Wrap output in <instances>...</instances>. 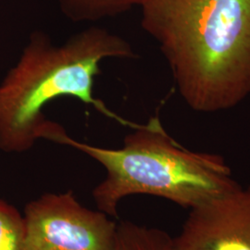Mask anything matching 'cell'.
Masks as SVG:
<instances>
[{"label": "cell", "mask_w": 250, "mask_h": 250, "mask_svg": "<svg viewBox=\"0 0 250 250\" xmlns=\"http://www.w3.org/2000/svg\"><path fill=\"white\" fill-rule=\"evenodd\" d=\"M141 25L192 109L217 112L250 94V0H146Z\"/></svg>", "instance_id": "obj_1"}, {"label": "cell", "mask_w": 250, "mask_h": 250, "mask_svg": "<svg viewBox=\"0 0 250 250\" xmlns=\"http://www.w3.org/2000/svg\"><path fill=\"white\" fill-rule=\"evenodd\" d=\"M137 56L122 36L92 26L54 45L43 31L31 34L18 62L0 83V149L22 153L40 140L47 119L44 107L62 97H72L121 125L135 124L117 115L95 97V81L107 59Z\"/></svg>", "instance_id": "obj_2"}, {"label": "cell", "mask_w": 250, "mask_h": 250, "mask_svg": "<svg viewBox=\"0 0 250 250\" xmlns=\"http://www.w3.org/2000/svg\"><path fill=\"white\" fill-rule=\"evenodd\" d=\"M132 129L117 149L79 142L49 120L41 139L69 146L104 167L106 177L93 197L99 210L108 216L118 217L120 201L131 195L163 197L193 208L240 187L222 156L186 148L167 133L159 116Z\"/></svg>", "instance_id": "obj_3"}, {"label": "cell", "mask_w": 250, "mask_h": 250, "mask_svg": "<svg viewBox=\"0 0 250 250\" xmlns=\"http://www.w3.org/2000/svg\"><path fill=\"white\" fill-rule=\"evenodd\" d=\"M72 191L45 194L24 208L25 250H115L117 224Z\"/></svg>", "instance_id": "obj_4"}, {"label": "cell", "mask_w": 250, "mask_h": 250, "mask_svg": "<svg viewBox=\"0 0 250 250\" xmlns=\"http://www.w3.org/2000/svg\"><path fill=\"white\" fill-rule=\"evenodd\" d=\"M172 250H250V187L191 208Z\"/></svg>", "instance_id": "obj_5"}, {"label": "cell", "mask_w": 250, "mask_h": 250, "mask_svg": "<svg viewBox=\"0 0 250 250\" xmlns=\"http://www.w3.org/2000/svg\"><path fill=\"white\" fill-rule=\"evenodd\" d=\"M146 0H58L63 14L74 22H95L112 18L134 7H141Z\"/></svg>", "instance_id": "obj_6"}, {"label": "cell", "mask_w": 250, "mask_h": 250, "mask_svg": "<svg viewBox=\"0 0 250 250\" xmlns=\"http://www.w3.org/2000/svg\"><path fill=\"white\" fill-rule=\"evenodd\" d=\"M115 250H172V237L157 228L123 222L117 224Z\"/></svg>", "instance_id": "obj_7"}, {"label": "cell", "mask_w": 250, "mask_h": 250, "mask_svg": "<svg viewBox=\"0 0 250 250\" xmlns=\"http://www.w3.org/2000/svg\"><path fill=\"white\" fill-rule=\"evenodd\" d=\"M0 250H25V224L16 208L0 199Z\"/></svg>", "instance_id": "obj_8"}]
</instances>
